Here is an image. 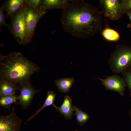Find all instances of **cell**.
I'll return each instance as SVG.
<instances>
[{
	"label": "cell",
	"mask_w": 131,
	"mask_h": 131,
	"mask_svg": "<svg viewBox=\"0 0 131 131\" xmlns=\"http://www.w3.org/2000/svg\"><path fill=\"white\" fill-rule=\"evenodd\" d=\"M102 11L83 0H70L62 9L60 19L64 30L79 38L96 34L102 25Z\"/></svg>",
	"instance_id": "6da1fadb"
},
{
	"label": "cell",
	"mask_w": 131,
	"mask_h": 131,
	"mask_svg": "<svg viewBox=\"0 0 131 131\" xmlns=\"http://www.w3.org/2000/svg\"><path fill=\"white\" fill-rule=\"evenodd\" d=\"M40 67L20 52L14 51L6 55L0 54V79L19 85L30 82V77Z\"/></svg>",
	"instance_id": "7a4b0ae2"
},
{
	"label": "cell",
	"mask_w": 131,
	"mask_h": 131,
	"mask_svg": "<svg viewBox=\"0 0 131 131\" xmlns=\"http://www.w3.org/2000/svg\"><path fill=\"white\" fill-rule=\"evenodd\" d=\"M109 67L115 73H119L131 70V47L118 45L108 61Z\"/></svg>",
	"instance_id": "3957f363"
},
{
	"label": "cell",
	"mask_w": 131,
	"mask_h": 131,
	"mask_svg": "<svg viewBox=\"0 0 131 131\" xmlns=\"http://www.w3.org/2000/svg\"><path fill=\"white\" fill-rule=\"evenodd\" d=\"M25 6L10 16V22L8 26L9 31L17 42L24 45L27 44L24 15Z\"/></svg>",
	"instance_id": "277c9868"
},
{
	"label": "cell",
	"mask_w": 131,
	"mask_h": 131,
	"mask_svg": "<svg viewBox=\"0 0 131 131\" xmlns=\"http://www.w3.org/2000/svg\"><path fill=\"white\" fill-rule=\"evenodd\" d=\"M47 12V11L31 8L25 5L24 15L27 44L30 43L32 40L38 21Z\"/></svg>",
	"instance_id": "5b68a950"
},
{
	"label": "cell",
	"mask_w": 131,
	"mask_h": 131,
	"mask_svg": "<svg viewBox=\"0 0 131 131\" xmlns=\"http://www.w3.org/2000/svg\"><path fill=\"white\" fill-rule=\"evenodd\" d=\"M99 2L103 14L112 20L118 19L123 14V0H99Z\"/></svg>",
	"instance_id": "8992f818"
},
{
	"label": "cell",
	"mask_w": 131,
	"mask_h": 131,
	"mask_svg": "<svg viewBox=\"0 0 131 131\" xmlns=\"http://www.w3.org/2000/svg\"><path fill=\"white\" fill-rule=\"evenodd\" d=\"M22 120L17 116L14 107L11 112L7 116H0V131H20Z\"/></svg>",
	"instance_id": "52a82bcc"
},
{
	"label": "cell",
	"mask_w": 131,
	"mask_h": 131,
	"mask_svg": "<svg viewBox=\"0 0 131 131\" xmlns=\"http://www.w3.org/2000/svg\"><path fill=\"white\" fill-rule=\"evenodd\" d=\"M105 77L104 79L98 78L97 79L100 81L106 90H114L121 96L123 95L126 85L123 78L117 74Z\"/></svg>",
	"instance_id": "ba28073f"
},
{
	"label": "cell",
	"mask_w": 131,
	"mask_h": 131,
	"mask_svg": "<svg viewBox=\"0 0 131 131\" xmlns=\"http://www.w3.org/2000/svg\"><path fill=\"white\" fill-rule=\"evenodd\" d=\"M19 85V90L20 94L18 97L19 102L17 103L21 106L22 109L26 108L30 105L35 94L40 91L36 90L31 85L30 82Z\"/></svg>",
	"instance_id": "9c48e42d"
},
{
	"label": "cell",
	"mask_w": 131,
	"mask_h": 131,
	"mask_svg": "<svg viewBox=\"0 0 131 131\" xmlns=\"http://www.w3.org/2000/svg\"><path fill=\"white\" fill-rule=\"evenodd\" d=\"M25 5V0H7L1 7L10 17L23 8Z\"/></svg>",
	"instance_id": "30bf717a"
},
{
	"label": "cell",
	"mask_w": 131,
	"mask_h": 131,
	"mask_svg": "<svg viewBox=\"0 0 131 131\" xmlns=\"http://www.w3.org/2000/svg\"><path fill=\"white\" fill-rule=\"evenodd\" d=\"M72 100L68 96H65L62 106L60 107H57L53 104V105L58 111L63 114L67 119H70L74 111V106L72 105Z\"/></svg>",
	"instance_id": "8fae6325"
},
{
	"label": "cell",
	"mask_w": 131,
	"mask_h": 131,
	"mask_svg": "<svg viewBox=\"0 0 131 131\" xmlns=\"http://www.w3.org/2000/svg\"><path fill=\"white\" fill-rule=\"evenodd\" d=\"M69 1L68 0H41L40 9L44 11L52 9H63Z\"/></svg>",
	"instance_id": "7c38bea8"
},
{
	"label": "cell",
	"mask_w": 131,
	"mask_h": 131,
	"mask_svg": "<svg viewBox=\"0 0 131 131\" xmlns=\"http://www.w3.org/2000/svg\"><path fill=\"white\" fill-rule=\"evenodd\" d=\"M17 90H19V87L17 84L0 79V96L15 94Z\"/></svg>",
	"instance_id": "4fadbf2b"
},
{
	"label": "cell",
	"mask_w": 131,
	"mask_h": 131,
	"mask_svg": "<svg viewBox=\"0 0 131 131\" xmlns=\"http://www.w3.org/2000/svg\"><path fill=\"white\" fill-rule=\"evenodd\" d=\"M74 82V77L65 78L56 80L55 83L60 92L66 93L69 91Z\"/></svg>",
	"instance_id": "5bb4252c"
},
{
	"label": "cell",
	"mask_w": 131,
	"mask_h": 131,
	"mask_svg": "<svg viewBox=\"0 0 131 131\" xmlns=\"http://www.w3.org/2000/svg\"><path fill=\"white\" fill-rule=\"evenodd\" d=\"M56 97V95L54 92L50 91H48L47 93V98L43 105L38 110L36 111L34 114L28 119L25 123L33 119L45 107L51 105H53L54 104L53 102Z\"/></svg>",
	"instance_id": "9a60e30c"
},
{
	"label": "cell",
	"mask_w": 131,
	"mask_h": 131,
	"mask_svg": "<svg viewBox=\"0 0 131 131\" xmlns=\"http://www.w3.org/2000/svg\"><path fill=\"white\" fill-rule=\"evenodd\" d=\"M103 36L107 40L116 41L120 39V36L115 30L110 28L106 27L102 32Z\"/></svg>",
	"instance_id": "2e32d148"
},
{
	"label": "cell",
	"mask_w": 131,
	"mask_h": 131,
	"mask_svg": "<svg viewBox=\"0 0 131 131\" xmlns=\"http://www.w3.org/2000/svg\"><path fill=\"white\" fill-rule=\"evenodd\" d=\"M18 97L16 94L0 96V105L2 107L9 108L12 104L16 102Z\"/></svg>",
	"instance_id": "e0dca14e"
},
{
	"label": "cell",
	"mask_w": 131,
	"mask_h": 131,
	"mask_svg": "<svg viewBox=\"0 0 131 131\" xmlns=\"http://www.w3.org/2000/svg\"><path fill=\"white\" fill-rule=\"evenodd\" d=\"M74 111L77 120L79 123L83 124L89 119V116L88 115L77 107L74 106Z\"/></svg>",
	"instance_id": "ac0fdd59"
},
{
	"label": "cell",
	"mask_w": 131,
	"mask_h": 131,
	"mask_svg": "<svg viewBox=\"0 0 131 131\" xmlns=\"http://www.w3.org/2000/svg\"><path fill=\"white\" fill-rule=\"evenodd\" d=\"M123 78L127 86L131 96V70L122 72Z\"/></svg>",
	"instance_id": "d6986e66"
},
{
	"label": "cell",
	"mask_w": 131,
	"mask_h": 131,
	"mask_svg": "<svg viewBox=\"0 0 131 131\" xmlns=\"http://www.w3.org/2000/svg\"><path fill=\"white\" fill-rule=\"evenodd\" d=\"M26 6L37 9H40L41 0H25Z\"/></svg>",
	"instance_id": "ffe728a7"
},
{
	"label": "cell",
	"mask_w": 131,
	"mask_h": 131,
	"mask_svg": "<svg viewBox=\"0 0 131 131\" xmlns=\"http://www.w3.org/2000/svg\"><path fill=\"white\" fill-rule=\"evenodd\" d=\"M123 14L131 9V0H123Z\"/></svg>",
	"instance_id": "44dd1931"
},
{
	"label": "cell",
	"mask_w": 131,
	"mask_h": 131,
	"mask_svg": "<svg viewBox=\"0 0 131 131\" xmlns=\"http://www.w3.org/2000/svg\"><path fill=\"white\" fill-rule=\"evenodd\" d=\"M4 10L1 7L0 8V26H6L8 27V25L5 21V18L3 13Z\"/></svg>",
	"instance_id": "7402d4cb"
},
{
	"label": "cell",
	"mask_w": 131,
	"mask_h": 131,
	"mask_svg": "<svg viewBox=\"0 0 131 131\" xmlns=\"http://www.w3.org/2000/svg\"><path fill=\"white\" fill-rule=\"evenodd\" d=\"M125 14L128 16L130 19V23L127 25V27L131 29V9L127 11Z\"/></svg>",
	"instance_id": "603a6c76"
},
{
	"label": "cell",
	"mask_w": 131,
	"mask_h": 131,
	"mask_svg": "<svg viewBox=\"0 0 131 131\" xmlns=\"http://www.w3.org/2000/svg\"><path fill=\"white\" fill-rule=\"evenodd\" d=\"M130 116L131 117V110H130Z\"/></svg>",
	"instance_id": "cb8c5ba5"
}]
</instances>
